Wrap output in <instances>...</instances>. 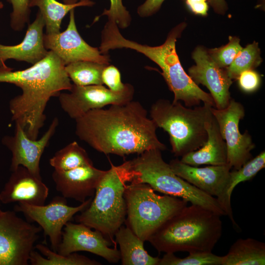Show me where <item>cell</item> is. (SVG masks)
<instances>
[{
  "label": "cell",
  "mask_w": 265,
  "mask_h": 265,
  "mask_svg": "<svg viewBox=\"0 0 265 265\" xmlns=\"http://www.w3.org/2000/svg\"><path fill=\"white\" fill-rule=\"evenodd\" d=\"M49 189L42 178L27 168L19 166L12 171L9 180L0 192V202L8 204L22 202L33 206L45 204Z\"/></svg>",
  "instance_id": "obj_18"
},
{
  "label": "cell",
  "mask_w": 265,
  "mask_h": 265,
  "mask_svg": "<svg viewBox=\"0 0 265 265\" xmlns=\"http://www.w3.org/2000/svg\"><path fill=\"white\" fill-rule=\"evenodd\" d=\"M192 58L195 64L188 69V75L197 85L201 84L210 91L215 107L223 109L231 99L229 89L232 80L226 69L218 66L210 56L207 49L199 46L193 51Z\"/></svg>",
  "instance_id": "obj_16"
},
{
  "label": "cell",
  "mask_w": 265,
  "mask_h": 265,
  "mask_svg": "<svg viewBox=\"0 0 265 265\" xmlns=\"http://www.w3.org/2000/svg\"><path fill=\"white\" fill-rule=\"evenodd\" d=\"M106 171L93 165L79 167L67 171L54 170L52 178L56 190L65 198L81 203L94 196L97 186Z\"/></svg>",
  "instance_id": "obj_19"
},
{
  "label": "cell",
  "mask_w": 265,
  "mask_h": 265,
  "mask_svg": "<svg viewBox=\"0 0 265 265\" xmlns=\"http://www.w3.org/2000/svg\"><path fill=\"white\" fill-rule=\"evenodd\" d=\"M110 7L105 9L102 14L96 18L97 20L100 16L106 15L108 20L115 21L118 27L122 29L128 27L132 18L129 12L123 5L122 0H109Z\"/></svg>",
  "instance_id": "obj_33"
},
{
  "label": "cell",
  "mask_w": 265,
  "mask_h": 265,
  "mask_svg": "<svg viewBox=\"0 0 265 265\" xmlns=\"http://www.w3.org/2000/svg\"><path fill=\"white\" fill-rule=\"evenodd\" d=\"M159 149L146 151L130 160L132 178L130 183H145L155 191L178 197L226 215L217 199L200 190L177 175L162 157Z\"/></svg>",
  "instance_id": "obj_6"
},
{
  "label": "cell",
  "mask_w": 265,
  "mask_h": 265,
  "mask_svg": "<svg viewBox=\"0 0 265 265\" xmlns=\"http://www.w3.org/2000/svg\"><path fill=\"white\" fill-rule=\"evenodd\" d=\"M115 242L119 246L123 265H158L159 257L151 256L145 249L144 241L127 225H123L115 234Z\"/></svg>",
  "instance_id": "obj_22"
},
{
  "label": "cell",
  "mask_w": 265,
  "mask_h": 265,
  "mask_svg": "<svg viewBox=\"0 0 265 265\" xmlns=\"http://www.w3.org/2000/svg\"><path fill=\"white\" fill-rule=\"evenodd\" d=\"M182 22L169 32L165 42L157 46L141 44L125 38L116 25L109 26L105 31L102 46L106 52L127 48L145 55L161 69V75L169 89L174 93L173 102L183 101L186 106H199L201 102L215 107L210 93L202 90L186 73L176 52V43L186 27Z\"/></svg>",
  "instance_id": "obj_3"
},
{
  "label": "cell",
  "mask_w": 265,
  "mask_h": 265,
  "mask_svg": "<svg viewBox=\"0 0 265 265\" xmlns=\"http://www.w3.org/2000/svg\"><path fill=\"white\" fill-rule=\"evenodd\" d=\"M265 243L252 238H238L223 256L222 265H264Z\"/></svg>",
  "instance_id": "obj_23"
},
{
  "label": "cell",
  "mask_w": 265,
  "mask_h": 265,
  "mask_svg": "<svg viewBox=\"0 0 265 265\" xmlns=\"http://www.w3.org/2000/svg\"><path fill=\"white\" fill-rule=\"evenodd\" d=\"M113 244L98 231H93L82 223L69 221L63 227L56 252L66 255L78 251H86L99 256L109 263H117L120 260V252L117 245L110 247Z\"/></svg>",
  "instance_id": "obj_15"
},
{
  "label": "cell",
  "mask_w": 265,
  "mask_h": 265,
  "mask_svg": "<svg viewBox=\"0 0 265 265\" xmlns=\"http://www.w3.org/2000/svg\"><path fill=\"white\" fill-rule=\"evenodd\" d=\"M205 127L208 135L206 141L198 149L182 157L181 161L194 166L227 164L226 144L211 110L205 120Z\"/></svg>",
  "instance_id": "obj_21"
},
{
  "label": "cell",
  "mask_w": 265,
  "mask_h": 265,
  "mask_svg": "<svg viewBox=\"0 0 265 265\" xmlns=\"http://www.w3.org/2000/svg\"><path fill=\"white\" fill-rule=\"evenodd\" d=\"M211 107L204 104L190 108L180 101L159 99L152 105L150 113L157 127L168 133L172 152L182 157L198 149L206 141L205 122Z\"/></svg>",
  "instance_id": "obj_7"
},
{
  "label": "cell",
  "mask_w": 265,
  "mask_h": 265,
  "mask_svg": "<svg viewBox=\"0 0 265 265\" xmlns=\"http://www.w3.org/2000/svg\"><path fill=\"white\" fill-rule=\"evenodd\" d=\"M108 65L91 61H79L65 65V68L74 84L79 86L103 85L102 74Z\"/></svg>",
  "instance_id": "obj_27"
},
{
  "label": "cell",
  "mask_w": 265,
  "mask_h": 265,
  "mask_svg": "<svg viewBox=\"0 0 265 265\" xmlns=\"http://www.w3.org/2000/svg\"><path fill=\"white\" fill-rule=\"evenodd\" d=\"M211 110L215 117L227 152V164L234 169L240 168L252 159L251 151L255 144L247 131L241 134L239 123L245 115L243 106L234 99L223 109L212 106Z\"/></svg>",
  "instance_id": "obj_13"
},
{
  "label": "cell",
  "mask_w": 265,
  "mask_h": 265,
  "mask_svg": "<svg viewBox=\"0 0 265 265\" xmlns=\"http://www.w3.org/2000/svg\"><path fill=\"white\" fill-rule=\"evenodd\" d=\"M58 123V118L54 117L43 135L36 139L30 138L19 125H15L14 134L5 136L2 140V143L11 152L10 170L12 171L19 166H23L32 174L41 178L39 167L40 159L54 134Z\"/></svg>",
  "instance_id": "obj_17"
},
{
  "label": "cell",
  "mask_w": 265,
  "mask_h": 265,
  "mask_svg": "<svg viewBox=\"0 0 265 265\" xmlns=\"http://www.w3.org/2000/svg\"><path fill=\"white\" fill-rule=\"evenodd\" d=\"M265 167V152L263 151L251 159L240 168L230 173L228 193L231 197L235 187L240 183L251 180Z\"/></svg>",
  "instance_id": "obj_30"
},
{
  "label": "cell",
  "mask_w": 265,
  "mask_h": 265,
  "mask_svg": "<svg viewBox=\"0 0 265 265\" xmlns=\"http://www.w3.org/2000/svg\"><path fill=\"white\" fill-rule=\"evenodd\" d=\"M41 230L15 211L2 210L0 202V265H28Z\"/></svg>",
  "instance_id": "obj_9"
},
{
  "label": "cell",
  "mask_w": 265,
  "mask_h": 265,
  "mask_svg": "<svg viewBox=\"0 0 265 265\" xmlns=\"http://www.w3.org/2000/svg\"><path fill=\"white\" fill-rule=\"evenodd\" d=\"M262 61L258 43L254 41L241 49L226 70L231 79L237 80L241 72L256 68Z\"/></svg>",
  "instance_id": "obj_28"
},
{
  "label": "cell",
  "mask_w": 265,
  "mask_h": 265,
  "mask_svg": "<svg viewBox=\"0 0 265 265\" xmlns=\"http://www.w3.org/2000/svg\"><path fill=\"white\" fill-rule=\"evenodd\" d=\"M49 163L57 171H67L93 165L86 151L76 141L57 151L50 159Z\"/></svg>",
  "instance_id": "obj_26"
},
{
  "label": "cell",
  "mask_w": 265,
  "mask_h": 265,
  "mask_svg": "<svg viewBox=\"0 0 265 265\" xmlns=\"http://www.w3.org/2000/svg\"><path fill=\"white\" fill-rule=\"evenodd\" d=\"M61 59L49 51L42 60L27 69L13 71L0 69V82L15 85L22 93L9 102L12 120L32 139H37L46 120L45 111L48 102L73 84Z\"/></svg>",
  "instance_id": "obj_2"
},
{
  "label": "cell",
  "mask_w": 265,
  "mask_h": 265,
  "mask_svg": "<svg viewBox=\"0 0 265 265\" xmlns=\"http://www.w3.org/2000/svg\"><path fill=\"white\" fill-rule=\"evenodd\" d=\"M92 200L90 197L78 206L71 207L67 205L65 197L57 196L47 205L42 206L18 203L14 211L23 213L27 219L37 223L43 230L45 236L49 237L52 250L57 252L65 224L77 213L87 208Z\"/></svg>",
  "instance_id": "obj_12"
},
{
  "label": "cell",
  "mask_w": 265,
  "mask_h": 265,
  "mask_svg": "<svg viewBox=\"0 0 265 265\" xmlns=\"http://www.w3.org/2000/svg\"><path fill=\"white\" fill-rule=\"evenodd\" d=\"M240 89L245 93H252L260 87L261 78L260 74L254 69L241 72L237 79Z\"/></svg>",
  "instance_id": "obj_35"
},
{
  "label": "cell",
  "mask_w": 265,
  "mask_h": 265,
  "mask_svg": "<svg viewBox=\"0 0 265 265\" xmlns=\"http://www.w3.org/2000/svg\"><path fill=\"white\" fill-rule=\"evenodd\" d=\"M173 171L206 194L216 198L233 225L238 227L233 214L231 198L228 193L230 173L228 164L198 167L186 164L178 158L169 163Z\"/></svg>",
  "instance_id": "obj_10"
},
{
  "label": "cell",
  "mask_w": 265,
  "mask_h": 265,
  "mask_svg": "<svg viewBox=\"0 0 265 265\" xmlns=\"http://www.w3.org/2000/svg\"><path fill=\"white\" fill-rule=\"evenodd\" d=\"M164 0H146L137 8V14L142 18L152 16L159 11Z\"/></svg>",
  "instance_id": "obj_36"
},
{
  "label": "cell",
  "mask_w": 265,
  "mask_h": 265,
  "mask_svg": "<svg viewBox=\"0 0 265 265\" xmlns=\"http://www.w3.org/2000/svg\"><path fill=\"white\" fill-rule=\"evenodd\" d=\"M34 247L42 255L33 250L30 254L29 263L32 265H100L101 264L84 256L73 253L64 255L49 249L43 244H37Z\"/></svg>",
  "instance_id": "obj_25"
},
{
  "label": "cell",
  "mask_w": 265,
  "mask_h": 265,
  "mask_svg": "<svg viewBox=\"0 0 265 265\" xmlns=\"http://www.w3.org/2000/svg\"><path fill=\"white\" fill-rule=\"evenodd\" d=\"M94 2L91 0L65 4L56 0H29L30 7L37 6L43 16L46 34L59 33L62 19L70 11L80 6H91Z\"/></svg>",
  "instance_id": "obj_24"
},
{
  "label": "cell",
  "mask_w": 265,
  "mask_h": 265,
  "mask_svg": "<svg viewBox=\"0 0 265 265\" xmlns=\"http://www.w3.org/2000/svg\"><path fill=\"white\" fill-rule=\"evenodd\" d=\"M44 20L38 11L20 43L13 46L0 44V69L9 68L5 62L10 59L33 65L44 58L49 51L44 45Z\"/></svg>",
  "instance_id": "obj_20"
},
{
  "label": "cell",
  "mask_w": 265,
  "mask_h": 265,
  "mask_svg": "<svg viewBox=\"0 0 265 265\" xmlns=\"http://www.w3.org/2000/svg\"><path fill=\"white\" fill-rule=\"evenodd\" d=\"M3 7V4L2 2L0 1V10H1Z\"/></svg>",
  "instance_id": "obj_39"
},
{
  "label": "cell",
  "mask_w": 265,
  "mask_h": 265,
  "mask_svg": "<svg viewBox=\"0 0 265 265\" xmlns=\"http://www.w3.org/2000/svg\"><path fill=\"white\" fill-rule=\"evenodd\" d=\"M223 256L212 252H193L185 258L176 257L174 253H165L158 265H222Z\"/></svg>",
  "instance_id": "obj_29"
},
{
  "label": "cell",
  "mask_w": 265,
  "mask_h": 265,
  "mask_svg": "<svg viewBox=\"0 0 265 265\" xmlns=\"http://www.w3.org/2000/svg\"><path fill=\"white\" fill-rule=\"evenodd\" d=\"M124 197L127 216L125 222L144 241L188 203L178 197L159 195L145 183L127 184Z\"/></svg>",
  "instance_id": "obj_8"
},
{
  "label": "cell",
  "mask_w": 265,
  "mask_h": 265,
  "mask_svg": "<svg viewBox=\"0 0 265 265\" xmlns=\"http://www.w3.org/2000/svg\"><path fill=\"white\" fill-rule=\"evenodd\" d=\"M186 3L193 14L202 16L207 15L209 5L207 0H186Z\"/></svg>",
  "instance_id": "obj_37"
},
{
  "label": "cell",
  "mask_w": 265,
  "mask_h": 265,
  "mask_svg": "<svg viewBox=\"0 0 265 265\" xmlns=\"http://www.w3.org/2000/svg\"><path fill=\"white\" fill-rule=\"evenodd\" d=\"M242 48L239 38L229 36V42L225 45L219 48L207 49V51L218 66L226 69L231 64Z\"/></svg>",
  "instance_id": "obj_31"
},
{
  "label": "cell",
  "mask_w": 265,
  "mask_h": 265,
  "mask_svg": "<svg viewBox=\"0 0 265 265\" xmlns=\"http://www.w3.org/2000/svg\"><path fill=\"white\" fill-rule=\"evenodd\" d=\"M67 28L57 33L44 34L45 48L54 52L65 65L79 61H91L109 64L108 54L102 53L99 48L88 44L79 34L75 23L74 9L70 11Z\"/></svg>",
  "instance_id": "obj_14"
},
{
  "label": "cell",
  "mask_w": 265,
  "mask_h": 265,
  "mask_svg": "<svg viewBox=\"0 0 265 265\" xmlns=\"http://www.w3.org/2000/svg\"><path fill=\"white\" fill-rule=\"evenodd\" d=\"M219 214L202 206H186L148 239L159 252H212L222 235Z\"/></svg>",
  "instance_id": "obj_4"
},
{
  "label": "cell",
  "mask_w": 265,
  "mask_h": 265,
  "mask_svg": "<svg viewBox=\"0 0 265 265\" xmlns=\"http://www.w3.org/2000/svg\"><path fill=\"white\" fill-rule=\"evenodd\" d=\"M110 165L101 179L90 205L75 219L78 223L98 231L116 245L115 234L126 220L124 192L132 175L128 161L118 166Z\"/></svg>",
  "instance_id": "obj_5"
},
{
  "label": "cell",
  "mask_w": 265,
  "mask_h": 265,
  "mask_svg": "<svg viewBox=\"0 0 265 265\" xmlns=\"http://www.w3.org/2000/svg\"><path fill=\"white\" fill-rule=\"evenodd\" d=\"M75 121L77 136L105 154L124 157L151 149H166L158 138V127L137 101L93 109Z\"/></svg>",
  "instance_id": "obj_1"
},
{
  "label": "cell",
  "mask_w": 265,
  "mask_h": 265,
  "mask_svg": "<svg viewBox=\"0 0 265 265\" xmlns=\"http://www.w3.org/2000/svg\"><path fill=\"white\" fill-rule=\"evenodd\" d=\"M67 91L59 95V103L62 110L76 120L93 109L129 102L133 99L134 90L130 83H127L123 91L118 92L103 85L79 86L73 84Z\"/></svg>",
  "instance_id": "obj_11"
},
{
  "label": "cell",
  "mask_w": 265,
  "mask_h": 265,
  "mask_svg": "<svg viewBox=\"0 0 265 265\" xmlns=\"http://www.w3.org/2000/svg\"><path fill=\"white\" fill-rule=\"evenodd\" d=\"M208 3L218 14L224 15L227 11L228 7L225 0H208Z\"/></svg>",
  "instance_id": "obj_38"
},
{
  "label": "cell",
  "mask_w": 265,
  "mask_h": 265,
  "mask_svg": "<svg viewBox=\"0 0 265 265\" xmlns=\"http://www.w3.org/2000/svg\"><path fill=\"white\" fill-rule=\"evenodd\" d=\"M7 0L12 6V11L10 14V26L15 31L22 30L30 19L29 0Z\"/></svg>",
  "instance_id": "obj_32"
},
{
  "label": "cell",
  "mask_w": 265,
  "mask_h": 265,
  "mask_svg": "<svg viewBox=\"0 0 265 265\" xmlns=\"http://www.w3.org/2000/svg\"><path fill=\"white\" fill-rule=\"evenodd\" d=\"M102 80L107 88L114 92H121L127 87V83L122 82L121 74L118 69L112 65H107L103 70Z\"/></svg>",
  "instance_id": "obj_34"
}]
</instances>
